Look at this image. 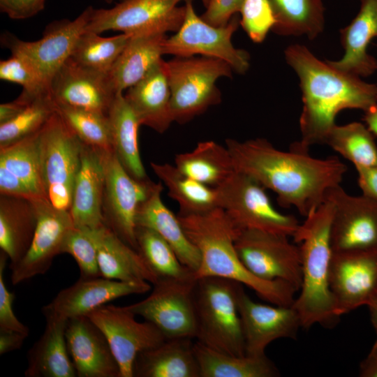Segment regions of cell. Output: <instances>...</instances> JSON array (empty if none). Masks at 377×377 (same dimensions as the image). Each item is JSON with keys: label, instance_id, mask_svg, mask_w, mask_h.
Here are the masks:
<instances>
[{"label": "cell", "instance_id": "f5cc1de1", "mask_svg": "<svg viewBox=\"0 0 377 377\" xmlns=\"http://www.w3.org/2000/svg\"><path fill=\"white\" fill-rule=\"evenodd\" d=\"M359 376L361 377H377V340L367 356L361 362Z\"/></svg>", "mask_w": 377, "mask_h": 377}, {"label": "cell", "instance_id": "83f0119b", "mask_svg": "<svg viewBox=\"0 0 377 377\" xmlns=\"http://www.w3.org/2000/svg\"><path fill=\"white\" fill-rule=\"evenodd\" d=\"M193 339H165L140 352L133 364V377H200Z\"/></svg>", "mask_w": 377, "mask_h": 377}, {"label": "cell", "instance_id": "7402d4cb", "mask_svg": "<svg viewBox=\"0 0 377 377\" xmlns=\"http://www.w3.org/2000/svg\"><path fill=\"white\" fill-rule=\"evenodd\" d=\"M66 339L77 376L120 377L105 336L87 316L68 320Z\"/></svg>", "mask_w": 377, "mask_h": 377}, {"label": "cell", "instance_id": "11a10c76", "mask_svg": "<svg viewBox=\"0 0 377 377\" xmlns=\"http://www.w3.org/2000/svg\"><path fill=\"white\" fill-rule=\"evenodd\" d=\"M368 307L370 311L371 323L377 334V298Z\"/></svg>", "mask_w": 377, "mask_h": 377}, {"label": "cell", "instance_id": "74e56055", "mask_svg": "<svg viewBox=\"0 0 377 377\" xmlns=\"http://www.w3.org/2000/svg\"><path fill=\"white\" fill-rule=\"evenodd\" d=\"M135 237L137 251L157 281L196 279L195 272L182 263L172 246L156 232L137 226Z\"/></svg>", "mask_w": 377, "mask_h": 377}, {"label": "cell", "instance_id": "e575fe53", "mask_svg": "<svg viewBox=\"0 0 377 377\" xmlns=\"http://www.w3.org/2000/svg\"><path fill=\"white\" fill-rule=\"evenodd\" d=\"M194 351L200 377H276L280 373L266 356L232 355L210 348L198 341Z\"/></svg>", "mask_w": 377, "mask_h": 377}, {"label": "cell", "instance_id": "3957f363", "mask_svg": "<svg viewBox=\"0 0 377 377\" xmlns=\"http://www.w3.org/2000/svg\"><path fill=\"white\" fill-rule=\"evenodd\" d=\"M189 239L200 253L195 278L217 276L252 289L274 305L292 306L297 290L283 281H265L253 274L238 256L235 240L239 230L220 207L205 213L179 216Z\"/></svg>", "mask_w": 377, "mask_h": 377}, {"label": "cell", "instance_id": "b9f144b4", "mask_svg": "<svg viewBox=\"0 0 377 377\" xmlns=\"http://www.w3.org/2000/svg\"><path fill=\"white\" fill-rule=\"evenodd\" d=\"M56 112L50 91L38 96L15 118L0 124V149L38 133Z\"/></svg>", "mask_w": 377, "mask_h": 377}, {"label": "cell", "instance_id": "30bf717a", "mask_svg": "<svg viewBox=\"0 0 377 377\" xmlns=\"http://www.w3.org/2000/svg\"><path fill=\"white\" fill-rule=\"evenodd\" d=\"M235 246L242 263L256 276L265 281H283L297 291L302 283L300 247L288 236L259 230H239Z\"/></svg>", "mask_w": 377, "mask_h": 377}, {"label": "cell", "instance_id": "8d00e7d4", "mask_svg": "<svg viewBox=\"0 0 377 377\" xmlns=\"http://www.w3.org/2000/svg\"><path fill=\"white\" fill-rule=\"evenodd\" d=\"M276 24L272 31L285 36L314 39L325 26L323 0H270Z\"/></svg>", "mask_w": 377, "mask_h": 377}, {"label": "cell", "instance_id": "6f0895ef", "mask_svg": "<svg viewBox=\"0 0 377 377\" xmlns=\"http://www.w3.org/2000/svg\"><path fill=\"white\" fill-rule=\"evenodd\" d=\"M104 2H105L106 3H112L114 0H102Z\"/></svg>", "mask_w": 377, "mask_h": 377}, {"label": "cell", "instance_id": "1f68e13d", "mask_svg": "<svg viewBox=\"0 0 377 377\" xmlns=\"http://www.w3.org/2000/svg\"><path fill=\"white\" fill-rule=\"evenodd\" d=\"M36 223V212L31 200L0 195V248L10 260V268L27 252Z\"/></svg>", "mask_w": 377, "mask_h": 377}, {"label": "cell", "instance_id": "5b68a950", "mask_svg": "<svg viewBox=\"0 0 377 377\" xmlns=\"http://www.w3.org/2000/svg\"><path fill=\"white\" fill-rule=\"evenodd\" d=\"M242 286L222 277L196 279L193 287L196 341L221 353L237 356L246 355L237 306Z\"/></svg>", "mask_w": 377, "mask_h": 377}, {"label": "cell", "instance_id": "7a4b0ae2", "mask_svg": "<svg viewBox=\"0 0 377 377\" xmlns=\"http://www.w3.org/2000/svg\"><path fill=\"white\" fill-rule=\"evenodd\" d=\"M284 55L299 77L302 94L301 139L292 145L295 147L309 151L312 145L324 144L341 110L358 109L365 112L377 105V85L320 60L306 47L291 45Z\"/></svg>", "mask_w": 377, "mask_h": 377}, {"label": "cell", "instance_id": "d4e9b609", "mask_svg": "<svg viewBox=\"0 0 377 377\" xmlns=\"http://www.w3.org/2000/svg\"><path fill=\"white\" fill-rule=\"evenodd\" d=\"M344 54L337 61H328L337 69L358 77H367L377 70V60L367 51L377 38V0H360L359 12L340 31Z\"/></svg>", "mask_w": 377, "mask_h": 377}, {"label": "cell", "instance_id": "4316f807", "mask_svg": "<svg viewBox=\"0 0 377 377\" xmlns=\"http://www.w3.org/2000/svg\"><path fill=\"white\" fill-rule=\"evenodd\" d=\"M161 182L154 183L146 199L140 204L136 226L150 228L161 236L174 249L178 258L195 272L200 265V253L186 234L178 215L163 202Z\"/></svg>", "mask_w": 377, "mask_h": 377}, {"label": "cell", "instance_id": "7c38bea8", "mask_svg": "<svg viewBox=\"0 0 377 377\" xmlns=\"http://www.w3.org/2000/svg\"><path fill=\"white\" fill-rule=\"evenodd\" d=\"M101 151L105 186L102 212L105 225L137 251L136 216L154 182L138 180L124 169L113 150Z\"/></svg>", "mask_w": 377, "mask_h": 377}, {"label": "cell", "instance_id": "681fc988", "mask_svg": "<svg viewBox=\"0 0 377 377\" xmlns=\"http://www.w3.org/2000/svg\"><path fill=\"white\" fill-rule=\"evenodd\" d=\"M362 195L377 202V165L355 166Z\"/></svg>", "mask_w": 377, "mask_h": 377}, {"label": "cell", "instance_id": "db71d44e", "mask_svg": "<svg viewBox=\"0 0 377 377\" xmlns=\"http://www.w3.org/2000/svg\"><path fill=\"white\" fill-rule=\"evenodd\" d=\"M364 120L370 131L377 135V105L364 112Z\"/></svg>", "mask_w": 377, "mask_h": 377}, {"label": "cell", "instance_id": "d590c367", "mask_svg": "<svg viewBox=\"0 0 377 377\" xmlns=\"http://www.w3.org/2000/svg\"><path fill=\"white\" fill-rule=\"evenodd\" d=\"M150 166L179 207V216L198 214L219 207L216 188L182 173L175 165L151 162Z\"/></svg>", "mask_w": 377, "mask_h": 377}, {"label": "cell", "instance_id": "ffe728a7", "mask_svg": "<svg viewBox=\"0 0 377 377\" xmlns=\"http://www.w3.org/2000/svg\"><path fill=\"white\" fill-rule=\"evenodd\" d=\"M245 342L246 355H265L272 341L281 338L295 339L301 320L292 306H269L253 301L241 286L237 297Z\"/></svg>", "mask_w": 377, "mask_h": 377}, {"label": "cell", "instance_id": "680465c9", "mask_svg": "<svg viewBox=\"0 0 377 377\" xmlns=\"http://www.w3.org/2000/svg\"></svg>", "mask_w": 377, "mask_h": 377}, {"label": "cell", "instance_id": "f907efd6", "mask_svg": "<svg viewBox=\"0 0 377 377\" xmlns=\"http://www.w3.org/2000/svg\"><path fill=\"white\" fill-rule=\"evenodd\" d=\"M37 97H32L22 91L14 101L1 103L0 105V124L8 122L15 118Z\"/></svg>", "mask_w": 377, "mask_h": 377}, {"label": "cell", "instance_id": "f6af8a7d", "mask_svg": "<svg viewBox=\"0 0 377 377\" xmlns=\"http://www.w3.org/2000/svg\"><path fill=\"white\" fill-rule=\"evenodd\" d=\"M239 13L241 26L256 43L263 42L276 24L270 0H244Z\"/></svg>", "mask_w": 377, "mask_h": 377}, {"label": "cell", "instance_id": "bcb514c9", "mask_svg": "<svg viewBox=\"0 0 377 377\" xmlns=\"http://www.w3.org/2000/svg\"><path fill=\"white\" fill-rule=\"evenodd\" d=\"M8 256L0 252V331L17 332L29 336V329L16 317L13 304L15 294L8 290L4 280V270Z\"/></svg>", "mask_w": 377, "mask_h": 377}, {"label": "cell", "instance_id": "4fadbf2b", "mask_svg": "<svg viewBox=\"0 0 377 377\" xmlns=\"http://www.w3.org/2000/svg\"><path fill=\"white\" fill-rule=\"evenodd\" d=\"M195 281L158 280L147 297L124 307L154 324L165 339H195Z\"/></svg>", "mask_w": 377, "mask_h": 377}, {"label": "cell", "instance_id": "8fae6325", "mask_svg": "<svg viewBox=\"0 0 377 377\" xmlns=\"http://www.w3.org/2000/svg\"><path fill=\"white\" fill-rule=\"evenodd\" d=\"M185 0H121L110 8H94L87 31H119L131 36L176 32L186 13Z\"/></svg>", "mask_w": 377, "mask_h": 377}, {"label": "cell", "instance_id": "d6986e66", "mask_svg": "<svg viewBox=\"0 0 377 377\" xmlns=\"http://www.w3.org/2000/svg\"><path fill=\"white\" fill-rule=\"evenodd\" d=\"M147 281H121L103 276L81 278L61 290L53 300L42 307L45 318L69 320L86 316L91 311L117 298L142 294L151 289Z\"/></svg>", "mask_w": 377, "mask_h": 377}, {"label": "cell", "instance_id": "6da1fadb", "mask_svg": "<svg viewBox=\"0 0 377 377\" xmlns=\"http://www.w3.org/2000/svg\"><path fill=\"white\" fill-rule=\"evenodd\" d=\"M236 171L244 173L274 191L283 207H294L306 217L340 185L347 168L337 156L325 159L291 145L288 151L275 148L264 138L226 140Z\"/></svg>", "mask_w": 377, "mask_h": 377}, {"label": "cell", "instance_id": "d6a6232c", "mask_svg": "<svg viewBox=\"0 0 377 377\" xmlns=\"http://www.w3.org/2000/svg\"><path fill=\"white\" fill-rule=\"evenodd\" d=\"M108 115L112 149L122 166L132 177L148 179L139 150L138 129L141 124L123 93L116 95Z\"/></svg>", "mask_w": 377, "mask_h": 377}, {"label": "cell", "instance_id": "7bdbcfd3", "mask_svg": "<svg viewBox=\"0 0 377 377\" xmlns=\"http://www.w3.org/2000/svg\"><path fill=\"white\" fill-rule=\"evenodd\" d=\"M62 253H68L74 258L78 265L81 278L101 276L94 229L74 226L64 240Z\"/></svg>", "mask_w": 377, "mask_h": 377}, {"label": "cell", "instance_id": "f546056e", "mask_svg": "<svg viewBox=\"0 0 377 377\" xmlns=\"http://www.w3.org/2000/svg\"><path fill=\"white\" fill-rule=\"evenodd\" d=\"M94 237L101 276L121 281H147L152 284L157 281L138 251L105 225L94 229Z\"/></svg>", "mask_w": 377, "mask_h": 377}, {"label": "cell", "instance_id": "9a60e30c", "mask_svg": "<svg viewBox=\"0 0 377 377\" xmlns=\"http://www.w3.org/2000/svg\"><path fill=\"white\" fill-rule=\"evenodd\" d=\"M104 334L120 370V377H133V364L142 351L165 337L151 323H140L124 306L104 304L86 315Z\"/></svg>", "mask_w": 377, "mask_h": 377}, {"label": "cell", "instance_id": "7dc6e473", "mask_svg": "<svg viewBox=\"0 0 377 377\" xmlns=\"http://www.w3.org/2000/svg\"><path fill=\"white\" fill-rule=\"evenodd\" d=\"M243 1L244 0H211L201 17L212 25L225 26L239 13Z\"/></svg>", "mask_w": 377, "mask_h": 377}, {"label": "cell", "instance_id": "2e32d148", "mask_svg": "<svg viewBox=\"0 0 377 377\" xmlns=\"http://www.w3.org/2000/svg\"><path fill=\"white\" fill-rule=\"evenodd\" d=\"M330 288L339 317L371 305L377 298V249L333 252Z\"/></svg>", "mask_w": 377, "mask_h": 377}, {"label": "cell", "instance_id": "5bb4252c", "mask_svg": "<svg viewBox=\"0 0 377 377\" xmlns=\"http://www.w3.org/2000/svg\"><path fill=\"white\" fill-rule=\"evenodd\" d=\"M94 8L87 6L73 20L52 22L39 40L25 41L7 33L2 36L1 42L11 52H19L27 57L49 89L54 75L71 57L80 37L87 31Z\"/></svg>", "mask_w": 377, "mask_h": 377}, {"label": "cell", "instance_id": "e0dca14e", "mask_svg": "<svg viewBox=\"0 0 377 377\" xmlns=\"http://www.w3.org/2000/svg\"><path fill=\"white\" fill-rule=\"evenodd\" d=\"M37 223L31 244L24 257L11 267V282L15 286L45 274L54 258L62 253V246L74 227L69 211L54 207L47 199L31 200Z\"/></svg>", "mask_w": 377, "mask_h": 377}, {"label": "cell", "instance_id": "484cf974", "mask_svg": "<svg viewBox=\"0 0 377 377\" xmlns=\"http://www.w3.org/2000/svg\"><path fill=\"white\" fill-rule=\"evenodd\" d=\"M126 91L124 97L141 125L163 133L174 122L170 89L163 59Z\"/></svg>", "mask_w": 377, "mask_h": 377}, {"label": "cell", "instance_id": "9f6ffc18", "mask_svg": "<svg viewBox=\"0 0 377 377\" xmlns=\"http://www.w3.org/2000/svg\"><path fill=\"white\" fill-rule=\"evenodd\" d=\"M210 1L211 0H201L205 7H207V6L209 4Z\"/></svg>", "mask_w": 377, "mask_h": 377}, {"label": "cell", "instance_id": "52a82bcc", "mask_svg": "<svg viewBox=\"0 0 377 377\" xmlns=\"http://www.w3.org/2000/svg\"><path fill=\"white\" fill-rule=\"evenodd\" d=\"M83 143L56 112L39 135L40 166L47 200L69 211Z\"/></svg>", "mask_w": 377, "mask_h": 377}, {"label": "cell", "instance_id": "60d3db41", "mask_svg": "<svg viewBox=\"0 0 377 377\" xmlns=\"http://www.w3.org/2000/svg\"><path fill=\"white\" fill-rule=\"evenodd\" d=\"M57 112L80 140L102 151H112V142L108 114L56 103Z\"/></svg>", "mask_w": 377, "mask_h": 377}, {"label": "cell", "instance_id": "cb8c5ba5", "mask_svg": "<svg viewBox=\"0 0 377 377\" xmlns=\"http://www.w3.org/2000/svg\"><path fill=\"white\" fill-rule=\"evenodd\" d=\"M104 186L101 151L83 143L69 210L75 227L96 229L105 226L102 212Z\"/></svg>", "mask_w": 377, "mask_h": 377}, {"label": "cell", "instance_id": "ab89813d", "mask_svg": "<svg viewBox=\"0 0 377 377\" xmlns=\"http://www.w3.org/2000/svg\"><path fill=\"white\" fill-rule=\"evenodd\" d=\"M131 37L123 33L103 37L87 31L80 37L71 57L87 68L108 74Z\"/></svg>", "mask_w": 377, "mask_h": 377}, {"label": "cell", "instance_id": "816d5d0a", "mask_svg": "<svg viewBox=\"0 0 377 377\" xmlns=\"http://www.w3.org/2000/svg\"><path fill=\"white\" fill-rule=\"evenodd\" d=\"M27 337L17 332L0 331V355L19 350Z\"/></svg>", "mask_w": 377, "mask_h": 377}, {"label": "cell", "instance_id": "ba28073f", "mask_svg": "<svg viewBox=\"0 0 377 377\" xmlns=\"http://www.w3.org/2000/svg\"><path fill=\"white\" fill-rule=\"evenodd\" d=\"M216 189L219 207L239 230L254 229L293 237L300 226L294 216L275 209L265 187L244 173L235 171Z\"/></svg>", "mask_w": 377, "mask_h": 377}, {"label": "cell", "instance_id": "44dd1931", "mask_svg": "<svg viewBox=\"0 0 377 377\" xmlns=\"http://www.w3.org/2000/svg\"><path fill=\"white\" fill-rule=\"evenodd\" d=\"M49 91L56 103L108 114L115 98L108 74L67 59L52 79Z\"/></svg>", "mask_w": 377, "mask_h": 377}, {"label": "cell", "instance_id": "9c48e42d", "mask_svg": "<svg viewBox=\"0 0 377 377\" xmlns=\"http://www.w3.org/2000/svg\"><path fill=\"white\" fill-rule=\"evenodd\" d=\"M186 13L179 29L163 43V54L179 57H212L226 62L239 73H244L250 66L247 52L236 48L232 36L239 20L235 15L225 26L216 27L205 22L195 10L192 0H185Z\"/></svg>", "mask_w": 377, "mask_h": 377}, {"label": "cell", "instance_id": "c3c4849f", "mask_svg": "<svg viewBox=\"0 0 377 377\" xmlns=\"http://www.w3.org/2000/svg\"><path fill=\"white\" fill-rule=\"evenodd\" d=\"M46 0H0V10L13 20L32 17L45 8Z\"/></svg>", "mask_w": 377, "mask_h": 377}, {"label": "cell", "instance_id": "8992f818", "mask_svg": "<svg viewBox=\"0 0 377 377\" xmlns=\"http://www.w3.org/2000/svg\"><path fill=\"white\" fill-rule=\"evenodd\" d=\"M174 121L184 124L220 101L219 79L232 75L225 61L207 57H175L165 61Z\"/></svg>", "mask_w": 377, "mask_h": 377}, {"label": "cell", "instance_id": "4dcf8cb0", "mask_svg": "<svg viewBox=\"0 0 377 377\" xmlns=\"http://www.w3.org/2000/svg\"><path fill=\"white\" fill-rule=\"evenodd\" d=\"M166 37L161 33L131 36L108 73L116 94H124L163 59Z\"/></svg>", "mask_w": 377, "mask_h": 377}, {"label": "cell", "instance_id": "f35d334b", "mask_svg": "<svg viewBox=\"0 0 377 377\" xmlns=\"http://www.w3.org/2000/svg\"><path fill=\"white\" fill-rule=\"evenodd\" d=\"M324 144L352 162L355 166L377 165V145L374 134L367 125L352 122L334 125Z\"/></svg>", "mask_w": 377, "mask_h": 377}, {"label": "cell", "instance_id": "603a6c76", "mask_svg": "<svg viewBox=\"0 0 377 377\" xmlns=\"http://www.w3.org/2000/svg\"><path fill=\"white\" fill-rule=\"evenodd\" d=\"M40 131L0 149V195L47 199L40 166Z\"/></svg>", "mask_w": 377, "mask_h": 377}, {"label": "cell", "instance_id": "f1b7e54d", "mask_svg": "<svg viewBox=\"0 0 377 377\" xmlns=\"http://www.w3.org/2000/svg\"><path fill=\"white\" fill-rule=\"evenodd\" d=\"M43 333L27 353L26 377H75L76 371L68 353L67 320L45 318Z\"/></svg>", "mask_w": 377, "mask_h": 377}, {"label": "cell", "instance_id": "836d02e7", "mask_svg": "<svg viewBox=\"0 0 377 377\" xmlns=\"http://www.w3.org/2000/svg\"><path fill=\"white\" fill-rule=\"evenodd\" d=\"M175 165L188 177L214 188L236 171L227 147L213 140L200 142L193 150L176 154Z\"/></svg>", "mask_w": 377, "mask_h": 377}, {"label": "cell", "instance_id": "ee69618b", "mask_svg": "<svg viewBox=\"0 0 377 377\" xmlns=\"http://www.w3.org/2000/svg\"><path fill=\"white\" fill-rule=\"evenodd\" d=\"M11 53L10 57L0 61L1 80L22 86V91L32 97L48 92V87L31 62L19 52Z\"/></svg>", "mask_w": 377, "mask_h": 377}, {"label": "cell", "instance_id": "ac0fdd59", "mask_svg": "<svg viewBox=\"0 0 377 377\" xmlns=\"http://www.w3.org/2000/svg\"><path fill=\"white\" fill-rule=\"evenodd\" d=\"M327 195L334 202L333 252L377 249V202L362 195H350L340 185Z\"/></svg>", "mask_w": 377, "mask_h": 377}, {"label": "cell", "instance_id": "277c9868", "mask_svg": "<svg viewBox=\"0 0 377 377\" xmlns=\"http://www.w3.org/2000/svg\"><path fill=\"white\" fill-rule=\"evenodd\" d=\"M333 214L334 202L327 195L322 204L305 217L293 236L294 241L300 244L302 262L300 293L293 306L304 328L315 324L330 327L339 318L330 288Z\"/></svg>", "mask_w": 377, "mask_h": 377}]
</instances>
